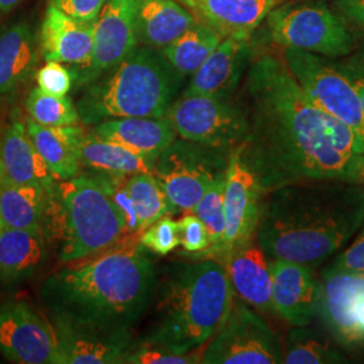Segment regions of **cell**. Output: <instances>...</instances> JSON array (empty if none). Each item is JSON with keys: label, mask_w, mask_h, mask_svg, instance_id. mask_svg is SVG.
I'll use <instances>...</instances> for the list:
<instances>
[{"label": "cell", "mask_w": 364, "mask_h": 364, "mask_svg": "<svg viewBox=\"0 0 364 364\" xmlns=\"http://www.w3.org/2000/svg\"><path fill=\"white\" fill-rule=\"evenodd\" d=\"M251 102L242 156L267 193L291 182H358L364 149L347 126L317 108L281 55L263 53L247 75Z\"/></svg>", "instance_id": "cell-1"}, {"label": "cell", "mask_w": 364, "mask_h": 364, "mask_svg": "<svg viewBox=\"0 0 364 364\" xmlns=\"http://www.w3.org/2000/svg\"><path fill=\"white\" fill-rule=\"evenodd\" d=\"M156 284L153 260L139 242L122 240L49 275L39 299L50 323L131 331L150 305Z\"/></svg>", "instance_id": "cell-2"}, {"label": "cell", "mask_w": 364, "mask_h": 364, "mask_svg": "<svg viewBox=\"0 0 364 364\" xmlns=\"http://www.w3.org/2000/svg\"><path fill=\"white\" fill-rule=\"evenodd\" d=\"M264 196L255 239L270 260L318 264L363 224L364 185L359 182H291Z\"/></svg>", "instance_id": "cell-3"}, {"label": "cell", "mask_w": 364, "mask_h": 364, "mask_svg": "<svg viewBox=\"0 0 364 364\" xmlns=\"http://www.w3.org/2000/svg\"><path fill=\"white\" fill-rule=\"evenodd\" d=\"M234 294L220 260L180 266L159 291L156 321L144 340L177 353L201 350L227 320Z\"/></svg>", "instance_id": "cell-4"}, {"label": "cell", "mask_w": 364, "mask_h": 364, "mask_svg": "<svg viewBox=\"0 0 364 364\" xmlns=\"http://www.w3.org/2000/svg\"><path fill=\"white\" fill-rule=\"evenodd\" d=\"M183 78L161 50L138 45L115 68L81 87L80 120L97 124L117 117H166Z\"/></svg>", "instance_id": "cell-5"}, {"label": "cell", "mask_w": 364, "mask_h": 364, "mask_svg": "<svg viewBox=\"0 0 364 364\" xmlns=\"http://www.w3.org/2000/svg\"><path fill=\"white\" fill-rule=\"evenodd\" d=\"M45 235L58 259L77 262L117 246L127 236L126 223L97 176L58 181L48 196Z\"/></svg>", "instance_id": "cell-6"}, {"label": "cell", "mask_w": 364, "mask_h": 364, "mask_svg": "<svg viewBox=\"0 0 364 364\" xmlns=\"http://www.w3.org/2000/svg\"><path fill=\"white\" fill-rule=\"evenodd\" d=\"M264 21L270 38L281 48L343 57L355 46V37L346 18L324 1L281 3Z\"/></svg>", "instance_id": "cell-7"}, {"label": "cell", "mask_w": 364, "mask_h": 364, "mask_svg": "<svg viewBox=\"0 0 364 364\" xmlns=\"http://www.w3.org/2000/svg\"><path fill=\"white\" fill-rule=\"evenodd\" d=\"M281 57L308 99L326 115L347 126L364 149L362 105L350 73L324 55L282 48Z\"/></svg>", "instance_id": "cell-8"}, {"label": "cell", "mask_w": 364, "mask_h": 364, "mask_svg": "<svg viewBox=\"0 0 364 364\" xmlns=\"http://www.w3.org/2000/svg\"><path fill=\"white\" fill-rule=\"evenodd\" d=\"M231 151L177 138L161 153L153 174L168 197L170 212H192L198 200L225 174Z\"/></svg>", "instance_id": "cell-9"}, {"label": "cell", "mask_w": 364, "mask_h": 364, "mask_svg": "<svg viewBox=\"0 0 364 364\" xmlns=\"http://www.w3.org/2000/svg\"><path fill=\"white\" fill-rule=\"evenodd\" d=\"M166 117L177 136L216 150L232 151L247 135V112L230 99L181 95L170 105Z\"/></svg>", "instance_id": "cell-10"}, {"label": "cell", "mask_w": 364, "mask_h": 364, "mask_svg": "<svg viewBox=\"0 0 364 364\" xmlns=\"http://www.w3.org/2000/svg\"><path fill=\"white\" fill-rule=\"evenodd\" d=\"M204 347V364L284 363L279 338L246 304L232 305L224 324Z\"/></svg>", "instance_id": "cell-11"}, {"label": "cell", "mask_w": 364, "mask_h": 364, "mask_svg": "<svg viewBox=\"0 0 364 364\" xmlns=\"http://www.w3.org/2000/svg\"><path fill=\"white\" fill-rule=\"evenodd\" d=\"M260 189L255 173L242 156L240 144L235 147L228 158L224 181V219L225 231L220 247L212 257L225 259L236 250L255 239L263 207Z\"/></svg>", "instance_id": "cell-12"}, {"label": "cell", "mask_w": 364, "mask_h": 364, "mask_svg": "<svg viewBox=\"0 0 364 364\" xmlns=\"http://www.w3.org/2000/svg\"><path fill=\"white\" fill-rule=\"evenodd\" d=\"M0 353L13 363L63 364L50 320L25 299L0 302Z\"/></svg>", "instance_id": "cell-13"}, {"label": "cell", "mask_w": 364, "mask_h": 364, "mask_svg": "<svg viewBox=\"0 0 364 364\" xmlns=\"http://www.w3.org/2000/svg\"><path fill=\"white\" fill-rule=\"evenodd\" d=\"M135 11L136 0L105 1L93 22L91 60L84 68L73 70L78 88L115 68L139 45Z\"/></svg>", "instance_id": "cell-14"}, {"label": "cell", "mask_w": 364, "mask_h": 364, "mask_svg": "<svg viewBox=\"0 0 364 364\" xmlns=\"http://www.w3.org/2000/svg\"><path fill=\"white\" fill-rule=\"evenodd\" d=\"M318 316L343 346L364 344V273H323Z\"/></svg>", "instance_id": "cell-15"}, {"label": "cell", "mask_w": 364, "mask_h": 364, "mask_svg": "<svg viewBox=\"0 0 364 364\" xmlns=\"http://www.w3.org/2000/svg\"><path fill=\"white\" fill-rule=\"evenodd\" d=\"M273 312L293 326H309L318 316L321 284L311 266L270 260Z\"/></svg>", "instance_id": "cell-16"}, {"label": "cell", "mask_w": 364, "mask_h": 364, "mask_svg": "<svg viewBox=\"0 0 364 364\" xmlns=\"http://www.w3.org/2000/svg\"><path fill=\"white\" fill-rule=\"evenodd\" d=\"M63 364L123 363L130 351V329L105 331L90 326L52 323Z\"/></svg>", "instance_id": "cell-17"}, {"label": "cell", "mask_w": 364, "mask_h": 364, "mask_svg": "<svg viewBox=\"0 0 364 364\" xmlns=\"http://www.w3.org/2000/svg\"><path fill=\"white\" fill-rule=\"evenodd\" d=\"M38 39L39 52L45 61L81 69L91 60L93 22L72 18L49 3Z\"/></svg>", "instance_id": "cell-18"}, {"label": "cell", "mask_w": 364, "mask_h": 364, "mask_svg": "<svg viewBox=\"0 0 364 364\" xmlns=\"http://www.w3.org/2000/svg\"><path fill=\"white\" fill-rule=\"evenodd\" d=\"M1 161L4 180L28 185L52 195L57 180L53 177L43 158L39 156L26 130L25 119L18 108L13 109L9 123L3 129Z\"/></svg>", "instance_id": "cell-19"}, {"label": "cell", "mask_w": 364, "mask_h": 364, "mask_svg": "<svg viewBox=\"0 0 364 364\" xmlns=\"http://www.w3.org/2000/svg\"><path fill=\"white\" fill-rule=\"evenodd\" d=\"M223 38L250 41L267 14L285 0H177Z\"/></svg>", "instance_id": "cell-20"}, {"label": "cell", "mask_w": 364, "mask_h": 364, "mask_svg": "<svg viewBox=\"0 0 364 364\" xmlns=\"http://www.w3.org/2000/svg\"><path fill=\"white\" fill-rule=\"evenodd\" d=\"M92 134L119 144L153 166L177 134L169 117H117L93 124Z\"/></svg>", "instance_id": "cell-21"}, {"label": "cell", "mask_w": 364, "mask_h": 364, "mask_svg": "<svg viewBox=\"0 0 364 364\" xmlns=\"http://www.w3.org/2000/svg\"><path fill=\"white\" fill-rule=\"evenodd\" d=\"M250 54L248 41L223 38L195 73L182 96H212L228 99L237 87Z\"/></svg>", "instance_id": "cell-22"}, {"label": "cell", "mask_w": 364, "mask_h": 364, "mask_svg": "<svg viewBox=\"0 0 364 364\" xmlns=\"http://www.w3.org/2000/svg\"><path fill=\"white\" fill-rule=\"evenodd\" d=\"M38 52V34L27 19L0 28V100L10 97L34 73Z\"/></svg>", "instance_id": "cell-23"}, {"label": "cell", "mask_w": 364, "mask_h": 364, "mask_svg": "<svg viewBox=\"0 0 364 364\" xmlns=\"http://www.w3.org/2000/svg\"><path fill=\"white\" fill-rule=\"evenodd\" d=\"M234 293L251 308L273 312L270 259L257 242H250L221 262Z\"/></svg>", "instance_id": "cell-24"}, {"label": "cell", "mask_w": 364, "mask_h": 364, "mask_svg": "<svg viewBox=\"0 0 364 364\" xmlns=\"http://www.w3.org/2000/svg\"><path fill=\"white\" fill-rule=\"evenodd\" d=\"M26 130L39 156L57 181H65L77 176L80 166V144L85 131L73 126H42L33 119H25Z\"/></svg>", "instance_id": "cell-25"}, {"label": "cell", "mask_w": 364, "mask_h": 364, "mask_svg": "<svg viewBox=\"0 0 364 364\" xmlns=\"http://www.w3.org/2000/svg\"><path fill=\"white\" fill-rule=\"evenodd\" d=\"M196 18L177 0H136L138 42L161 50L195 25Z\"/></svg>", "instance_id": "cell-26"}, {"label": "cell", "mask_w": 364, "mask_h": 364, "mask_svg": "<svg viewBox=\"0 0 364 364\" xmlns=\"http://www.w3.org/2000/svg\"><path fill=\"white\" fill-rule=\"evenodd\" d=\"M43 232L7 228L0 231V285H18L38 273L46 259Z\"/></svg>", "instance_id": "cell-27"}, {"label": "cell", "mask_w": 364, "mask_h": 364, "mask_svg": "<svg viewBox=\"0 0 364 364\" xmlns=\"http://www.w3.org/2000/svg\"><path fill=\"white\" fill-rule=\"evenodd\" d=\"M48 195L36 186L3 178L0 185V220L3 227L45 234Z\"/></svg>", "instance_id": "cell-28"}, {"label": "cell", "mask_w": 364, "mask_h": 364, "mask_svg": "<svg viewBox=\"0 0 364 364\" xmlns=\"http://www.w3.org/2000/svg\"><path fill=\"white\" fill-rule=\"evenodd\" d=\"M80 166L92 170L95 174L122 177L153 173V166L144 158L92 132H85L80 144Z\"/></svg>", "instance_id": "cell-29"}, {"label": "cell", "mask_w": 364, "mask_h": 364, "mask_svg": "<svg viewBox=\"0 0 364 364\" xmlns=\"http://www.w3.org/2000/svg\"><path fill=\"white\" fill-rule=\"evenodd\" d=\"M221 39L220 34L200 22H196L181 37L161 49V53L177 72L186 77L192 76L203 65L209 54L218 48Z\"/></svg>", "instance_id": "cell-30"}, {"label": "cell", "mask_w": 364, "mask_h": 364, "mask_svg": "<svg viewBox=\"0 0 364 364\" xmlns=\"http://www.w3.org/2000/svg\"><path fill=\"white\" fill-rule=\"evenodd\" d=\"M132 207L138 218L139 234L154 221L169 213V203L153 173H139L124 180Z\"/></svg>", "instance_id": "cell-31"}, {"label": "cell", "mask_w": 364, "mask_h": 364, "mask_svg": "<svg viewBox=\"0 0 364 364\" xmlns=\"http://www.w3.org/2000/svg\"><path fill=\"white\" fill-rule=\"evenodd\" d=\"M346 356L333 348L331 343L305 326H296L290 331L284 363L331 364L346 363Z\"/></svg>", "instance_id": "cell-32"}, {"label": "cell", "mask_w": 364, "mask_h": 364, "mask_svg": "<svg viewBox=\"0 0 364 364\" xmlns=\"http://www.w3.org/2000/svg\"><path fill=\"white\" fill-rule=\"evenodd\" d=\"M26 109L28 117L42 126H73L78 124L76 105L66 96H55L34 88L26 99Z\"/></svg>", "instance_id": "cell-33"}, {"label": "cell", "mask_w": 364, "mask_h": 364, "mask_svg": "<svg viewBox=\"0 0 364 364\" xmlns=\"http://www.w3.org/2000/svg\"><path fill=\"white\" fill-rule=\"evenodd\" d=\"M224 181L225 174L209 186L192 210L204 223L209 235V247L196 258H212L223 242L225 231Z\"/></svg>", "instance_id": "cell-34"}, {"label": "cell", "mask_w": 364, "mask_h": 364, "mask_svg": "<svg viewBox=\"0 0 364 364\" xmlns=\"http://www.w3.org/2000/svg\"><path fill=\"white\" fill-rule=\"evenodd\" d=\"M203 351L177 353L168 348L144 340L141 344L131 346L123 359L126 364H196L201 363Z\"/></svg>", "instance_id": "cell-35"}, {"label": "cell", "mask_w": 364, "mask_h": 364, "mask_svg": "<svg viewBox=\"0 0 364 364\" xmlns=\"http://www.w3.org/2000/svg\"><path fill=\"white\" fill-rule=\"evenodd\" d=\"M178 221L164 216L139 234V245L158 255H168L180 246Z\"/></svg>", "instance_id": "cell-36"}, {"label": "cell", "mask_w": 364, "mask_h": 364, "mask_svg": "<svg viewBox=\"0 0 364 364\" xmlns=\"http://www.w3.org/2000/svg\"><path fill=\"white\" fill-rule=\"evenodd\" d=\"M37 87L46 93L55 96H66L75 82L73 70H69L64 64L46 61L36 75Z\"/></svg>", "instance_id": "cell-37"}, {"label": "cell", "mask_w": 364, "mask_h": 364, "mask_svg": "<svg viewBox=\"0 0 364 364\" xmlns=\"http://www.w3.org/2000/svg\"><path fill=\"white\" fill-rule=\"evenodd\" d=\"M180 239L185 252L191 255H200L209 247V235L207 227L195 213H188L178 221Z\"/></svg>", "instance_id": "cell-38"}, {"label": "cell", "mask_w": 364, "mask_h": 364, "mask_svg": "<svg viewBox=\"0 0 364 364\" xmlns=\"http://www.w3.org/2000/svg\"><path fill=\"white\" fill-rule=\"evenodd\" d=\"M335 272H363L364 273V221L359 228V235L344 252L338 255L333 263L326 267Z\"/></svg>", "instance_id": "cell-39"}, {"label": "cell", "mask_w": 364, "mask_h": 364, "mask_svg": "<svg viewBox=\"0 0 364 364\" xmlns=\"http://www.w3.org/2000/svg\"><path fill=\"white\" fill-rule=\"evenodd\" d=\"M107 0H50L49 3L72 18L95 22Z\"/></svg>", "instance_id": "cell-40"}, {"label": "cell", "mask_w": 364, "mask_h": 364, "mask_svg": "<svg viewBox=\"0 0 364 364\" xmlns=\"http://www.w3.org/2000/svg\"><path fill=\"white\" fill-rule=\"evenodd\" d=\"M335 6L346 19L364 30V0H335Z\"/></svg>", "instance_id": "cell-41"}, {"label": "cell", "mask_w": 364, "mask_h": 364, "mask_svg": "<svg viewBox=\"0 0 364 364\" xmlns=\"http://www.w3.org/2000/svg\"><path fill=\"white\" fill-rule=\"evenodd\" d=\"M343 66L346 69H348L352 73L364 77V49H362L359 53H356L351 60Z\"/></svg>", "instance_id": "cell-42"}, {"label": "cell", "mask_w": 364, "mask_h": 364, "mask_svg": "<svg viewBox=\"0 0 364 364\" xmlns=\"http://www.w3.org/2000/svg\"><path fill=\"white\" fill-rule=\"evenodd\" d=\"M346 70L350 73L352 81H353V84H355V88H356V91H358V95H359V99H360V105H362V112H363L364 117V77L359 76V75H355V73H352V72H350L348 69H346Z\"/></svg>", "instance_id": "cell-43"}, {"label": "cell", "mask_w": 364, "mask_h": 364, "mask_svg": "<svg viewBox=\"0 0 364 364\" xmlns=\"http://www.w3.org/2000/svg\"><path fill=\"white\" fill-rule=\"evenodd\" d=\"M23 0H0V19L14 11Z\"/></svg>", "instance_id": "cell-44"}, {"label": "cell", "mask_w": 364, "mask_h": 364, "mask_svg": "<svg viewBox=\"0 0 364 364\" xmlns=\"http://www.w3.org/2000/svg\"><path fill=\"white\" fill-rule=\"evenodd\" d=\"M356 176H358V182L364 185V154H359L358 156Z\"/></svg>", "instance_id": "cell-45"}, {"label": "cell", "mask_w": 364, "mask_h": 364, "mask_svg": "<svg viewBox=\"0 0 364 364\" xmlns=\"http://www.w3.org/2000/svg\"><path fill=\"white\" fill-rule=\"evenodd\" d=\"M3 129H4V124L0 120V185H1L3 178H4V174H3V161H1V136H3Z\"/></svg>", "instance_id": "cell-46"}, {"label": "cell", "mask_w": 364, "mask_h": 364, "mask_svg": "<svg viewBox=\"0 0 364 364\" xmlns=\"http://www.w3.org/2000/svg\"><path fill=\"white\" fill-rule=\"evenodd\" d=\"M1 228H3V224H1V220H0V231H1Z\"/></svg>", "instance_id": "cell-47"}]
</instances>
